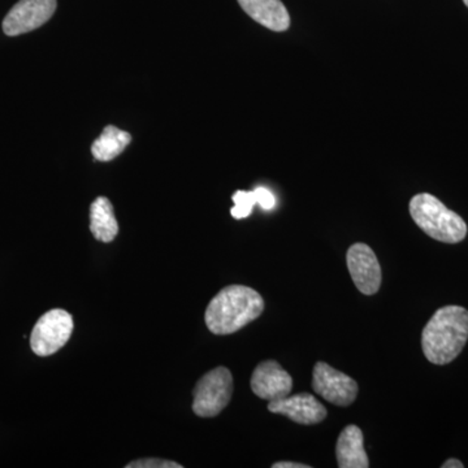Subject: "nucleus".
I'll return each instance as SVG.
<instances>
[{
	"mask_svg": "<svg viewBox=\"0 0 468 468\" xmlns=\"http://www.w3.org/2000/svg\"><path fill=\"white\" fill-rule=\"evenodd\" d=\"M234 207L230 209V214L234 218H245L250 217L252 208L258 205L257 192H243L239 190L232 197Z\"/></svg>",
	"mask_w": 468,
	"mask_h": 468,
	"instance_id": "2eb2a0df",
	"label": "nucleus"
},
{
	"mask_svg": "<svg viewBox=\"0 0 468 468\" xmlns=\"http://www.w3.org/2000/svg\"><path fill=\"white\" fill-rule=\"evenodd\" d=\"M255 192L258 194V205H260L261 208L270 211V209L275 207V196H273L270 190L266 189V187H258V189H255Z\"/></svg>",
	"mask_w": 468,
	"mask_h": 468,
	"instance_id": "f3484780",
	"label": "nucleus"
},
{
	"mask_svg": "<svg viewBox=\"0 0 468 468\" xmlns=\"http://www.w3.org/2000/svg\"><path fill=\"white\" fill-rule=\"evenodd\" d=\"M57 11V0H20L3 20V32L9 37L38 29Z\"/></svg>",
	"mask_w": 468,
	"mask_h": 468,
	"instance_id": "0eeeda50",
	"label": "nucleus"
},
{
	"mask_svg": "<svg viewBox=\"0 0 468 468\" xmlns=\"http://www.w3.org/2000/svg\"><path fill=\"white\" fill-rule=\"evenodd\" d=\"M468 340V311L461 306L437 310L424 326L421 347L433 365H448L463 350Z\"/></svg>",
	"mask_w": 468,
	"mask_h": 468,
	"instance_id": "f03ea898",
	"label": "nucleus"
},
{
	"mask_svg": "<svg viewBox=\"0 0 468 468\" xmlns=\"http://www.w3.org/2000/svg\"><path fill=\"white\" fill-rule=\"evenodd\" d=\"M263 310V298L254 289L226 286L209 302L205 314L206 325L214 335H232L260 318Z\"/></svg>",
	"mask_w": 468,
	"mask_h": 468,
	"instance_id": "f257e3e1",
	"label": "nucleus"
},
{
	"mask_svg": "<svg viewBox=\"0 0 468 468\" xmlns=\"http://www.w3.org/2000/svg\"><path fill=\"white\" fill-rule=\"evenodd\" d=\"M463 2H464V5H466L468 7V0H463Z\"/></svg>",
	"mask_w": 468,
	"mask_h": 468,
	"instance_id": "aec40b11",
	"label": "nucleus"
},
{
	"mask_svg": "<svg viewBox=\"0 0 468 468\" xmlns=\"http://www.w3.org/2000/svg\"><path fill=\"white\" fill-rule=\"evenodd\" d=\"M239 3L252 20L273 32H285L291 26V16L282 0H239Z\"/></svg>",
	"mask_w": 468,
	"mask_h": 468,
	"instance_id": "9b49d317",
	"label": "nucleus"
},
{
	"mask_svg": "<svg viewBox=\"0 0 468 468\" xmlns=\"http://www.w3.org/2000/svg\"><path fill=\"white\" fill-rule=\"evenodd\" d=\"M251 389L261 399L277 401L292 393V378L275 360H266L252 372Z\"/></svg>",
	"mask_w": 468,
	"mask_h": 468,
	"instance_id": "1a4fd4ad",
	"label": "nucleus"
},
{
	"mask_svg": "<svg viewBox=\"0 0 468 468\" xmlns=\"http://www.w3.org/2000/svg\"><path fill=\"white\" fill-rule=\"evenodd\" d=\"M410 214L415 224L437 241L458 243L466 239L467 226L463 218L432 194L415 196L410 202Z\"/></svg>",
	"mask_w": 468,
	"mask_h": 468,
	"instance_id": "7ed1b4c3",
	"label": "nucleus"
},
{
	"mask_svg": "<svg viewBox=\"0 0 468 468\" xmlns=\"http://www.w3.org/2000/svg\"><path fill=\"white\" fill-rule=\"evenodd\" d=\"M442 468H463V463L458 460H448L442 464Z\"/></svg>",
	"mask_w": 468,
	"mask_h": 468,
	"instance_id": "6ab92c4d",
	"label": "nucleus"
},
{
	"mask_svg": "<svg viewBox=\"0 0 468 468\" xmlns=\"http://www.w3.org/2000/svg\"><path fill=\"white\" fill-rule=\"evenodd\" d=\"M132 143V135L116 126L109 125L103 133L92 144L91 153L100 162H110L124 153L126 146Z\"/></svg>",
	"mask_w": 468,
	"mask_h": 468,
	"instance_id": "4468645a",
	"label": "nucleus"
},
{
	"mask_svg": "<svg viewBox=\"0 0 468 468\" xmlns=\"http://www.w3.org/2000/svg\"><path fill=\"white\" fill-rule=\"evenodd\" d=\"M90 230L98 241L110 243L119 233V224L113 212L112 205L106 197H98L91 203Z\"/></svg>",
	"mask_w": 468,
	"mask_h": 468,
	"instance_id": "ddd939ff",
	"label": "nucleus"
},
{
	"mask_svg": "<svg viewBox=\"0 0 468 468\" xmlns=\"http://www.w3.org/2000/svg\"><path fill=\"white\" fill-rule=\"evenodd\" d=\"M313 388L325 401L344 408L356 401L359 390L354 378L324 362H318L314 367Z\"/></svg>",
	"mask_w": 468,
	"mask_h": 468,
	"instance_id": "423d86ee",
	"label": "nucleus"
},
{
	"mask_svg": "<svg viewBox=\"0 0 468 468\" xmlns=\"http://www.w3.org/2000/svg\"><path fill=\"white\" fill-rule=\"evenodd\" d=\"M73 332V318L66 310L48 311L34 325L30 346L38 356H48L66 346Z\"/></svg>",
	"mask_w": 468,
	"mask_h": 468,
	"instance_id": "39448f33",
	"label": "nucleus"
},
{
	"mask_svg": "<svg viewBox=\"0 0 468 468\" xmlns=\"http://www.w3.org/2000/svg\"><path fill=\"white\" fill-rule=\"evenodd\" d=\"M346 263L358 291L365 295L377 294L383 275L374 250L366 243H354L347 250Z\"/></svg>",
	"mask_w": 468,
	"mask_h": 468,
	"instance_id": "6e6552de",
	"label": "nucleus"
},
{
	"mask_svg": "<svg viewBox=\"0 0 468 468\" xmlns=\"http://www.w3.org/2000/svg\"><path fill=\"white\" fill-rule=\"evenodd\" d=\"M273 468H311V466H307V464L303 463H294V462H277V463L273 464Z\"/></svg>",
	"mask_w": 468,
	"mask_h": 468,
	"instance_id": "a211bd4d",
	"label": "nucleus"
},
{
	"mask_svg": "<svg viewBox=\"0 0 468 468\" xmlns=\"http://www.w3.org/2000/svg\"><path fill=\"white\" fill-rule=\"evenodd\" d=\"M335 457L340 468H368L363 433L359 427L347 426L341 432L335 445Z\"/></svg>",
	"mask_w": 468,
	"mask_h": 468,
	"instance_id": "f8f14e48",
	"label": "nucleus"
},
{
	"mask_svg": "<svg viewBox=\"0 0 468 468\" xmlns=\"http://www.w3.org/2000/svg\"><path fill=\"white\" fill-rule=\"evenodd\" d=\"M193 394L194 414L201 418L217 417L232 399V374L226 367L212 369L197 383Z\"/></svg>",
	"mask_w": 468,
	"mask_h": 468,
	"instance_id": "20e7f679",
	"label": "nucleus"
},
{
	"mask_svg": "<svg viewBox=\"0 0 468 468\" xmlns=\"http://www.w3.org/2000/svg\"><path fill=\"white\" fill-rule=\"evenodd\" d=\"M268 410L272 414L284 415L302 426L318 424L326 418V409L323 403L309 393L294 394V396L289 394L285 399L268 403Z\"/></svg>",
	"mask_w": 468,
	"mask_h": 468,
	"instance_id": "9d476101",
	"label": "nucleus"
},
{
	"mask_svg": "<svg viewBox=\"0 0 468 468\" xmlns=\"http://www.w3.org/2000/svg\"><path fill=\"white\" fill-rule=\"evenodd\" d=\"M126 468H183V466L172 461L146 458V460L132 462V463L126 464Z\"/></svg>",
	"mask_w": 468,
	"mask_h": 468,
	"instance_id": "dca6fc26",
	"label": "nucleus"
}]
</instances>
